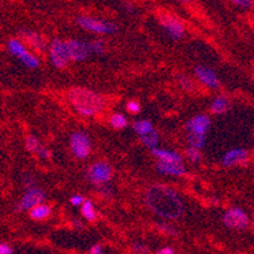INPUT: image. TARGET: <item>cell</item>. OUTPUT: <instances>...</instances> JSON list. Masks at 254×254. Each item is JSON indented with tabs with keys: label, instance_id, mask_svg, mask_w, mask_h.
I'll return each mask as SVG.
<instances>
[{
	"label": "cell",
	"instance_id": "obj_1",
	"mask_svg": "<svg viewBox=\"0 0 254 254\" xmlns=\"http://www.w3.org/2000/svg\"><path fill=\"white\" fill-rule=\"evenodd\" d=\"M145 204L157 215L165 219H179L182 215V201L171 187L156 185L149 187L144 195Z\"/></svg>",
	"mask_w": 254,
	"mask_h": 254
},
{
	"label": "cell",
	"instance_id": "obj_2",
	"mask_svg": "<svg viewBox=\"0 0 254 254\" xmlns=\"http://www.w3.org/2000/svg\"><path fill=\"white\" fill-rule=\"evenodd\" d=\"M70 100L73 108L81 115H95L105 106V100L101 95L84 87H75L70 91Z\"/></svg>",
	"mask_w": 254,
	"mask_h": 254
},
{
	"label": "cell",
	"instance_id": "obj_3",
	"mask_svg": "<svg viewBox=\"0 0 254 254\" xmlns=\"http://www.w3.org/2000/svg\"><path fill=\"white\" fill-rule=\"evenodd\" d=\"M77 24L81 28L87 29L94 33L100 34H112L118 31V25L110 22H101V20L92 19L89 17H80L77 18Z\"/></svg>",
	"mask_w": 254,
	"mask_h": 254
},
{
	"label": "cell",
	"instance_id": "obj_4",
	"mask_svg": "<svg viewBox=\"0 0 254 254\" xmlns=\"http://www.w3.org/2000/svg\"><path fill=\"white\" fill-rule=\"evenodd\" d=\"M224 224L230 229H239L243 230L248 228L249 219L246 212L239 207H232L230 210L225 212L223 218Z\"/></svg>",
	"mask_w": 254,
	"mask_h": 254
},
{
	"label": "cell",
	"instance_id": "obj_5",
	"mask_svg": "<svg viewBox=\"0 0 254 254\" xmlns=\"http://www.w3.org/2000/svg\"><path fill=\"white\" fill-rule=\"evenodd\" d=\"M71 149L78 159L89 157L90 151H91V143H90L89 137L81 131L73 133L71 137Z\"/></svg>",
	"mask_w": 254,
	"mask_h": 254
},
{
	"label": "cell",
	"instance_id": "obj_6",
	"mask_svg": "<svg viewBox=\"0 0 254 254\" xmlns=\"http://www.w3.org/2000/svg\"><path fill=\"white\" fill-rule=\"evenodd\" d=\"M159 22L163 28L172 39H181L184 36V25L176 17L171 15L170 13H161L159 14Z\"/></svg>",
	"mask_w": 254,
	"mask_h": 254
},
{
	"label": "cell",
	"instance_id": "obj_7",
	"mask_svg": "<svg viewBox=\"0 0 254 254\" xmlns=\"http://www.w3.org/2000/svg\"><path fill=\"white\" fill-rule=\"evenodd\" d=\"M50 56L52 60V64L56 66L57 68H64L68 62V53L67 48L64 42L60 41V39H55L51 43L50 47Z\"/></svg>",
	"mask_w": 254,
	"mask_h": 254
},
{
	"label": "cell",
	"instance_id": "obj_8",
	"mask_svg": "<svg viewBox=\"0 0 254 254\" xmlns=\"http://www.w3.org/2000/svg\"><path fill=\"white\" fill-rule=\"evenodd\" d=\"M45 197L46 193L41 189L33 187V189H31V190H28L24 193V196L22 197L19 204L17 205V210L18 211H24V210L33 209L34 206L41 204L45 200Z\"/></svg>",
	"mask_w": 254,
	"mask_h": 254
},
{
	"label": "cell",
	"instance_id": "obj_9",
	"mask_svg": "<svg viewBox=\"0 0 254 254\" xmlns=\"http://www.w3.org/2000/svg\"><path fill=\"white\" fill-rule=\"evenodd\" d=\"M113 170L108 163L98 162L92 165L89 170V179L94 184H105L112 179Z\"/></svg>",
	"mask_w": 254,
	"mask_h": 254
},
{
	"label": "cell",
	"instance_id": "obj_10",
	"mask_svg": "<svg viewBox=\"0 0 254 254\" xmlns=\"http://www.w3.org/2000/svg\"><path fill=\"white\" fill-rule=\"evenodd\" d=\"M66 48H67L68 59L75 60V61H84L86 57L89 56L90 48L89 45L81 41H75V39H70L64 42Z\"/></svg>",
	"mask_w": 254,
	"mask_h": 254
},
{
	"label": "cell",
	"instance_id": "obj_11",
	"mask_svg": "<svg viewBox=\"0 0 254 254\" xmlns=\"http://www.w3.org/2000/svg\"><path fill=\"white\" fill-rule=\"evenodd\" d=\"M210 128V118L205 114H198L186 124V129L190 134L206 135Z\"/></svg>",
	"mask_w": 254,
	"mask_h": 254
},
{
	"label": "cell",
	"instance_id": "obj_12",
	"mask_svg": "<svg viewBox=\"0 0 254 254\" xmlns=\"http://www.w3.org/2000/svg\"><path fill=\"white\" fill-rule=\"evenodd\" d=\"M195 73L197 76V78L204 85H206L207 87H211V89H218L220 82L218 80V76L211 68L205 67V66H201L198 64L195 67Z\"/></svg>",
	"mask_w": 254,
	"mask_h": 254
},
{
	"label": "cell",
	"instance_id": "obj_13",
	"mask_svg": "<svg viewBox=\"0 0 254 254\" xmlns=\"http://www.w3.org/2000/svg\"><path fill=\"white\" fill-rule=\"evenodd\" d=\"M248 157V151L244 148H234L229 151L224 156L223 166L224 167H233V166L239 165Z\"/></svg>",
	"mask_w": 254,
	"mask_h": 254
},
{
	"label": "cell",
	"instance_id": "obj_14",
	"mask_svg": "<svg viewBox=\"0 0 254 254\" xmlns=\"http://www.w3.org/2000/svg\"><path fill=\"white\" fill-rule=\"evenodd\" d=\"M157 171L163 175H171V176H182L185 175L186 170L182 163H166L158 162L157 163Z\"/></svg>",
	"mask_w": 254,
	"mask_h": 254
},
{
	"label": "cell",
	"instance_id": "obj_15",
	"mask_svg": "<svg viewBox=\"0 0 254 254\" xmlns=\"http://www.w3.org/2000/svg\"><path fill=\"white\" fill-rule=\"evenodd\" d=\"M152 153L159 158V162L166 163H182V157L179 153L172 151H167V149H152Z\"/></svg>",
	"mask_w": 254,
	"mask_h": 254
},
{
	"label": "cell",
	"instance_id": "obj_16",
	"mask_svg": "<svg viewBox=\"0 0 254 254\" xmlns=\"http://www.w3.org/2000/svg\"><path fill=\"white\" fill-rule=\"evenodd\" d=\"M211 112L214 114H224L229 109V99L226 96H218L211 104Z\"/></svg>",
	"mask_w": 254,
	"mask_h": 254
},
{
	"label": "cell",
	"instance_id": "obj_17",
	"mask_svg": "<svg viewBox=\"0 0 254 254\" xmlns=\"http://www.w3.org/2000/svg\"><path fill=\"white\" fill-rule=\"evenodd\" d=\"M51 214V207L48 205L39 204L31 209V216L34 220H42V219H47Z\"/></svg>",
	"mask_w": 254,
	"mask_h": 254
},
{
	"label": "cell",
	"instance_id": "obj_18",
	"mask_svg": "<svg viewBox=\"0 0 254 254\" xmlns=\"http://www.w3.org/2000/svg\"><path fill=\"white\" fill-rule=\"evenodd\" d=\"M22 33L23 36H24V38L27 39V41H28L33 47L39 48V50L45 47V41H43L42 37L38 36L37 33H34V32H31V31H23Z\"/></svg>",
	"mask_w": 254,
	"mask_h": 254
},
{
	"label": "cell",
	"instance_id": "obj_19",
	"mask_svg": "<svg viewBox=\"0 0 254 254\" xmlns=\"http://www.w3.org/2000/svg\"><path fill=\"white\" fill-rule=\"evenodd\" d=\"M18 60L29 68H37L39 66V61L37 60V57H34L28 51H24L20 56H18Z\"/></svg>",
	"mask_w": 254,
	"mask_h": 254
},
{
	"label": "cell",
	"instance_id": "obj_20",
	"mask_svg": "<svg viewBox=\"0 0 254 254\" xmlns=\"http://www.w3.org/2000/svg\"><path fill=\"white\" fill-rule=\"evenodd\" d=\"M140 138H142L143 143H144V144L151 149L156 148V145L158 144V140H159V135L158 133H157L156 129H152V130L148 131L147 134L140 135Z\"/></svg>",
	"mask_w": 254,
	"mask_h": 254
},
{
	"label": "cell",
	"instance_id": "obj_21",
	"mask_svg": "<svg viewBox=\"0 0 254 254\" xmlns=\"http://www.w3.org/2000/svg\"><path fill=\"white\" fill-rule=\"evenodd\" d=\"M8 50H9V52H10L11 55L15 57L20 56V55H22L24 51H27L25 50L24 45L20 42L19 39H15V38L10 39V41L8 42Z\"/></svg>",
	"mask_w": 254,
	"mask_h": 254
},
{
	"label": "cell",
	"instance_id": "obj_22",
	"mask_svg": "<svg viewBox=\"0 0 254 254\" xmlns=\"http://www.w3.org/2000/svg\"><path fill=\"white\" fill-rule=\"evenodd\" d=\"M133 129L137 131L138 134L144 135L153 129V126H152V123L149 120H139V122H135V123L133 124Z\"/></svg>",
	"mask_w": 254,
	"mask_h": 254
},
{
	"label": "cell",
	"instance_id": "obj_23",
	"mask_svg": "<svg viewBox=\"0 0 254 254\" xmlns=\"http://www.w3.org/2000/svg\"><path fill=\"white\" fill-rule=\"evenodd\" d=\"M82 215L87 219L89 221H94L96 219V212L95 209H94V205L90 200H85L82 202Z\"/></svg>",
	"mask_w": 254,
	"mask_h": 254
},
{
	"label": "cell",
	"instance_id": "obj_24",
	"mask_svg": "<svg viewBox=\"0 0 254 254\" xmlns=\"http://www.w3.org/2000/svg\"><path fill=\"white\" fill-rule=\"evenodd\" d=\"M110 124L115 129H123L128 126V120L123 114H114L110 118Z\"/></svg>",
	"mask_w": 254,
	"mask_h": 254
},
{
	"label": "cell",
	"instance_id": "obj_25",
	"mask_svg": "<svg viewBox=\"0 0 254 254\" xmlns=\"http://www.w3.org/2000/svg\"><path fill=\"white\" fill-rule=\"evenodd\" d=\"M189 143L191 144V148L201 149L205 144V135L198 134H190L189 135Z\"/></svg>",
	"mask_w": 254,
	"mask_h": 254
},
{
	"label": "cell",
	"instance_id": "obj_26",
	"mask_svg": "<svg viewBox=\"0 0 254 254\" xmlns=\"http://www.w3.org/2000/svg\"><path fill=\"white\" fill-rule=\"evenodd\" d=\"M25 148H27V151L28 152H31V153L38 152L39 149L38 139H37L34 135H29V137L27 138V140H25Z\"/></svg>",
	"mask_w": 254,
	"mask_h": 254
},
{
	"label": "cell",
	"instance_id": "obj_27",
	"mask_svg": "<svg viewBox=\"0 0 254 254\" xmlns=\"http://www.w3.org/2000/svg\"><path fill=\"white\" fill-rule=\"evenodd\" d=\"M179 82L182 86V89L187 90V91H191V90L193 89V82L191 81V78L187 77V76H184V75L180 76Z\"/></svg>",
	"mask_w": 254,
	"mask_h": 254
},
{
	"label": "cell",
	"instance_id": "obj_28",
	"mask_svg": "<svg viewBox=\"0 0 254 254\" xmlns=\"http://www.w3.org/2000/svg\"><path fill=\"white\" fill-rule=\"evenodd\" d=\"M187 157H189V159H190L191 162L197 163L198 161L201 159V153H200V151H197V149L190 148L187 149Z\"/></svg>",
	"mask_w": 254,
	"mask_h": 254
},
{
	"label": "cell",
	"instance_id": "obj_29",
	"mask_svg": "<svg viewBox=\"0 0 254 254\" xmlns=\"http://www.w3.org/2000/svg\"><path fill=\"white\" fill-rule=\"evenodd\" d=\"M89 48L90 51L98 53V55H103L104 53V43L101 41H94V42L90 43Z\"/></svg>",
	"mask_w": 254,
	"mask_h": 254
},
{
	"label": "cell",
	"instance_id": "obj_30",
	"mask_svg": "<svg viewBox=\"0 0 254 254\" xmlns=\"http://www.w3.org/2000/svg\"><path fill=\"white\" fill-rule=\"evenodd\" d=\"M158 228L161 232L167 235H177V230L175 228H172L171 225H167V224H159Z\"/></svg>",
	"mask_w": 254,
	"mask_h": 254
},
{
	"label": "cell",
	"instance_id": "obj_31",
	"mask_svg": "<svg viewBox=\"0 0 254 254\" xmlns=\"http://www.w3.org/2000/svg\"><path fill=\"white\" fill-rule=\"evenodd\" d=\"M127 109H128L129 113H133V114H137V113L140 112V105L137 101L131 100L127 104Z\"/></svg>",
	"mask_w": 254,
	"mask_h": 254
},
{
	"label": "cell",
	"instance_id": "obj_32",
	"mask_svg": "<svg viewBox=\"0 0 254 254\" xmlns=\"http://www.w3.org/2000/svg\"><path fill=\"white\" fill-rule=\"evenodd\" d=\"M133 251H134V253H137V254H145L147 252H148V248H147L144 244L137 243L133 246Z\"/></svg>",
	"mask_w": 254,
	"mask_h": 254
},
{
	"label": "cell",
	"instance_id": "obj_33",
	"mask_svg": "<svg viewBox=\"0 0 254 254\" xmlns=\"http://www.w3.org/2000/svg\"><path fill=\"white\" fill-rule=\"evenodd\" d=\"M13 248L6 243H0V254H13Z\"/></svg>",
	"mask_w": 254,
	"mask_h": 254
},
{
	"label": "cell",
	"instance_id": "obj_34",
	"mask_svg": "<svg viewBox=\"0 0 254 254\" xmlns=\"http://www.w3.org/2000/svg\"><path fill=\"white\" fill-rule=\"evenodd\" d=\"M85 201V198L82 197L81 195H75L71 197V204L75 205V206H78V205H82V202Z\"/></svg>",
	"mask_w": 254,
	"mask_h": 254
},
{
	"label": "cell",
	"instance_id": "obj_35",
	"mask_svg": "<svg viewBox=\"0 0 254 254\" xmlns=\"http://www.w3.org/2000/svg\"><path fill=\"white\" fill-rule=\"evenodd\" d=\"M89 254H103V247L99 246V244H95L90 248Z\"/></svg>",
	"mask_w": 254,
	"mask_h": 254
},
{
	"label": "cell",
	"instance_id": "obj_36",
	"mask_svg": "<svg viewBox=\"0 0 254 254\" xmlns=\"http://www.w3.org/2000/svg\"><path fill=\"white\" fill-rule=\"evenodd\" d=\"M157 254H176V252H175V249L171 248V247H165V248H161L158 252H157Z\"/></svg>",
	"mask_w": 254,
	"mask_h": 254
},
{
	"label": "cell",
	"instance_id": "obj_37",
	"mask_svg": "<svg viewBox=\"0 0 254 254\" xmlns=\"http://www.w3.org/2000/svg\"><path fill=\"white\" fill-rule=\"evenodd\" d=\"M233 3H234L235 5L244 6V8H248V6H252V1H248V0H234Z\"/></svg>",
	"mask_w": 254,
	"mask_h": 254
},
{
	"label": "cell",
	"instance_id": "obj_38",
	"mask_svg": "<svg viewBox=\"0 0 254 254\" xmlns=\"http://www.w3.org/2000/svg\"><path fill=\"white\" fill-rule=\"evenodd\" d=\"M38 154H39V157H41V158H50V151H48L47 148H41V147H39V149H38Z\"/></svg>",
	"mask_w": 254,
	"mask_h": 254
}]
</instances>
